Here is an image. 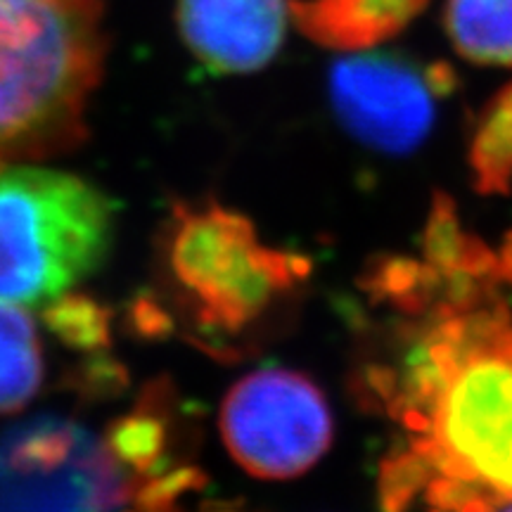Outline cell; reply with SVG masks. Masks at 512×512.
I'll return each mask as SVG.
<instances>
[{"label":"cell","instance_id":"6da1fadb","mask_svg":"<svg viewBox=\"0 0 512 512\" xmlns=\"http://www.w3.org/2000/svg\"><path fill=\"white\" fill-rule=\"evenodd\" d=\"M396 361L366 363L358 396L399 422L420 460L427 512L512 503V309L508 299L401 318Z\"/></svg>","mask_w":512,"mask_h":512},{"label":"cell","instance_id":"7a4b0ae2","mask_svg":"<svg viewBox=\"0 0 512 512\" xmlns=\"http://www.w3.org/2000/svg\"><path fill=\"white\" fill-rule=\"evenodd\" d=\"M105 55L102 0H0V169L86 138Z\"/></svg>","mask_w":512,"mask_h":512},{"label":"cell","instance_id":"3957f363","mask_svg":"<svg viewBox=\"0 0 512 512\" xmlns=\"http://www.w3.org/2000/svg\"><path fill=\"white\" fill-rule=\"evenodd\" d=\"M159 271L190 342L228 358L306 283L311 261L264 245L245 214L207 200L171 209L159 235Z\"/></svg>","mask_w":512,"mask_h":512},{"label":"cell","instance_id":"277c9868","mask_svg":"<svg viewBox=\"0 0 512 512\" xmlns=\"http://www.w3.org/2000/svg\"><path fill=\"white\" fill-rule=\"evenodd\" d=\"M114 204L79 176L0 169V302L46 306L105 264Z\"/></svg>","mask_w":512,"mask_h":512},{"label":"cell","instance_id":"5b68a950","mask_svg":"<svg viewBox=\"0 0 512 512\" xmlns=\"http://www.w3.org/2000/svg\"><path fill=\"white\" fill-rule=\"evenodd\" d=\"M136 482L105 439L41 415L0 434V512H128Z\"/></svg>","mask_w":512,"mask_h":512},{"label":"cell","instance_id":"8992f818","mask_svg":"<svg viewBox=\"0 0 512 512\" xmlns=\"http://www.w3.org/2000/svg\"><path fill=\"white\" fill-rule=\"evenodd\" d=\"M219 427L235 463L259 479L304 475L335 437L325 394L311 377L287 368H261L235 382Z\"/></svg>","mask_w":512,"mask_h":512},{"label":"cell","instance_id":"52a82bcc","mask_svg":"<svg viewBox=\"0 0 512 512\" xmlns=\"http://www.w3.org/2000/svg\"><path fill=\"white\" fill-rule=\"evenodd\" d=\"M330 105L349 136L384 155H406L425 143L437 102L456 88L446 62L420 64L399 53L358 50L330 67Z\"/></svg>","mask_w":512,"mask_h":512},{"label":"cell","instance_id":"ba28073f","mask_svg":"<svg viewBox=\"0 0 512 512\" xmlns=\"http://www.w3.org/2000/svg\"><path fill=\"white\" fill-rule=\"evenodd\" d=\"M290 0H178L176 24L211 72L252 74L283 48Z\"/></svg>","mask_w":512,"mask_h":512},{"label":"cell","instance_id":"9c48e42d","mask_svg":"<svg viewBox=\"0 0 512 512\" xmlns=\"http://www.w3.org/2000/svg\"><path fill=\"white\" fill-rule=\"evenodd\" d=\"M430 0H290L294 27L337 53H358L401 34Z\"/></svg>","mask_w":512,"mask_h":512},{"label":"cell","instance_id":"30bf717a","mask_svg":"<svg viewBox=\"0 0 512 512\" xmlns=\"http://www.w3.org/2000/svg\"><path fill=\"white\" fill-rule=\"evenodd\" d=\"M105 444L136 482V496L166 472L185 465L176 458L178 413L171 384L162 380L147 384L136 406L112 422Z\"/></svg>","mask_w":512,"mask_h":512},{"label":"cell","instance_id":"8fae6325","mask_svg":"<svg viewBox=\"0 0 512 512\" xmlns=\"http://www.w3.org/2000/svg\"><path fill=\"white\" fill-rule=\"evenodd\" d=\"M361 290L401 318H427L444 306L446 278L425 259L382 254L363 271Z\"/></svg>","mask_w":512,"mask_h":512},{"label":"cell","instance_id":"7c38bea8","mask_svg":"<svg viewBox=\"0 0 512 512\" xmlns=\"http://www.w3.org/2000/svg\"><path fill=\"white\" fill-rule=\"evenodd\" d=\"M422 259L437 268L444 278L475 275L498 280L496 249L467 233L460 223L456 202L446 192H434L430 216L422 230Z\"/></svg>","mask_w":512,"mask_h":512},{"label":"cell","instance_id":"4fadbf2b","mask_svg":"<svg viewBox=\"0 0 512 512\" xmlns=\"http://www.w3.org/2000/svg\"><path fill=\"white\" fill-rule=\"evenodd\" d=\"M444 29L467 62L512 67V0H446Z\"/></svg>","mask_w":512,"mask_h":512},{"label":"cell","instance_id":"5bb4252c","mask_svg":"<svg viewBox=\"0 0 512 512\" xmlns=\"http://www.w3.org/2000/svg\"><path fill=\"white\" fill-rule=\"evenodd\" d=\"M43 382V354L36 325L15 304H0V413H17Z\"/></svg>","mask_w":512,"mask_h":512},{"label":"cell","instance_id":"9a60e30c","mask_svg":"<svg viewBox=\"0 0 512 512\" xmlns=\"http://www.w3.org/2000/svg\"><path fill=\"white\" fill-rule=\"evenodd\" d=\"M467 164L479 195L496 197L512 190V81L479 112Z\"/></svg>","mask_w":512,"mask_h":512},{"label":"cell","instance_id":"2e32d148","mask_svg":"<svg viewBox=\"0 0 512 512\" xmlns=\"http://www.w3.org/2000/svg\"><path fill=\"white\" fill-rule=\"evenodd\" d=\"M48 330L79 351L107 349L112 342V311L88 294L64 292L43 309Z\"/></svg>","mask_w":512,"mask_h":512},{"label":"cell","instance_id":"e0dca14e","mask_svg":"<svg viewBox=\"0 0 512 512\" xmlns=\"http://www.w3.org/2000/svg\"><path fill=\"white\" fill-rule=\"evenodd\" d=\"M498 259V280L503 287H512V230L505 233L501 247L496 249Z\"/></svg>","mask_w":512,"mask_h":512},{"label":"cell","instance_id":"ac0fdd59","mask_svg":"<svg viewBox=\"0 0 512 512\" xmlns=\"http://www.w3.org/2000/svg\"><path fill=\"white\" fill-rule=\"evenodd\" d=\"M131 512H157V510H131ZM159 512H247V510H242V508H238V505L226 503V501H204L192 510L185 508V503H181V505H176V508L159 510Z\"/></svg>","mask_w":512,"mask_h":512},{"label":"cell","instance_id":"d6986e66","mask_svg":"<svg viewBox=\"0 0 512 512\" xmlns=\"http://www.w3.org/2000/svg\"><path fill=\"white\" fill-rule=\"evenodd\" d=\"M498 512H512V503H508V505H503V508H501V510H498Z\"/></svg>","mask_w":512,"mask_h":512}]
</instances>
